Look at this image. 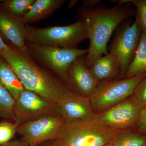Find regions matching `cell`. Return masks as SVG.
<instances>
[{"mask_svg":"<svg viewBox=\"0 0 146 146\" xmlns=\"http://www.w3.org/2000/svg\"><path fill=\"white\" fill-rule=\"evenodd\" d=\"M0 146H29L27 143L23 140H14L11 141Z\"/></svg>","mask_w":146,"mask_h":146,"instance_id":"obj_26","label":"cell"},{"mask_svg":"<svg viewBox=\"0 0 146 146\" xmlns=\"http://www.w3.org/2000/svg\"><path fill=\"white\" fill-rule=\"evenodd\" d=\"M18 76L24 88L57 104L72 91L66 83L39 66L29 54L9 46L1 55Z\"/></svg>","mask_w":146,"mask_h":146,"instance_id":"obj_1","label":"cell"},{"mask_svg":"<svg viewBox=\"0 0 146 146\" xmlns=\"http://www.w3.org/2000/svg\"><path fill=\"white\" fill-rule=\"evenodd\" d=\"M0 85L8 91L15 100L25 89L16 73L1 56L0 57Z\"/></svg>","mask_w":146,"mask_h":146,"instance_id":"obj_16","label":"cell"},{"mask_svg":"<svg viewBox=\"0 0 146 146\" xmlns=\"http://www.w3.org/2000/svg\"><path fill=\"white\" fill-rule=\"evenodd\" d=\"M19 126L15 122L5 121L0 122V146L11 141L17 133Z\"/></svg>","mask_w":146,"mask_h":146,"instance_id":"obj_21","label":"cell"},{"mask_svg":"<svg viewBox=\"0 0 146 146\" xmlns=\"http://www.w3.org/2000/svg\"><path fill=\"white\" fill-rule=\"evenodd\" d=\"M137 10L136 18L142 31H146V0H131Z\"/></svg>","mask_w":146,"mask_h":146,"instance_id":"obj_22","label":"cell"},{"mask_svg":"<svg viewBox=\"0 0 146 146\" xmlns=\"http://www.w3.org/2000/svg\"><path fill=\"white\" fill-rule=\"evenodd\" d=\"M104 146H114V145L112 144V142L111 143H109L107 145H106Z\"/></svg>","mask_w":146,"mask_h":146,"instance_id":"obj_29","label":"cell"},{"mask_svg":"<svg viewBox=\"0 0 146 146\" xmlns=\"http://www.w3.org/2000/svg\"><path fill=\"white\" fill-rule=\"evenodd\" d=\"M78 1H72L70 2V4H69V9H71L75 5L76 3Z\"/></svg>","mask_w":146,"mask_h":146,"instance_id":"obj_28","label":"cell"},{"mask_svg":"<svg viewBox=\"0 0 146 146\" xmlns=\"http://www.w3.org/2000/svg\"><path fill=\"white\" fill-rule=\"evenodd\" d=\"M136 125L139 133L146 134V106L141 109Z\"/></svg>","mask_w":146,"mask_h":146,"instance_id":"obj_24","label":"cell"},{"mask_svg":"<svg viewBox=\"0 0 146 146\" xmlns=\"http://www.w3.org/2000/svg\"><path fill=\"white\" fill-rule=\"evenodd\" d=\"M0 32L13 47L29 54L26 44L25 25L22 18L14 17L5 11H0Z\"/></svg>","mask_w":146,"mask_h":146,"instance_id":"obj_13","label":"cell"},{"mask_svg":"<svg viewBox=\"0 0 146 146\" xmlns=\"http://www.w3.org/2000/svg\"><path fill=\"white\" fill-rule=\"evenodd\" d=\"M78 19L86 24L90 40L86 56L87 68L103 54L108 53L107 44L113 32L125 19L131 16L133 10L126 5L112 8L98 6L92 8L81 7L78 10Z\"/></svg>","mask_w":146,"mask_h":146,"instance_id":"obj_2","label":"cell"},{"mask_svg":"<svg viewBox=\"0 0 146 146\" xmlns=\"http://www.w3.org/2000/svg\"><path fill=\"white\" fill-rule=\"evenodd\" d=\"M70 88L77 94L89 97L99 83L91 74L86 65V56L77 58L68 70Z\"/></svg>","mask_w":146,"mask_h":146,"instance_id":"obj_12","label":"cell"},{"mask_svg":"<svg viewBox=\"0 0 146 146\" xmlns=\"http://www.w3.org/2000/svg\"><path fill=\"white\" fill-rule=\"evenodd\" d=\"M89 69L98 82L115 79L120 75L117 60L114 55L110 52L96 59Z\"/></svg>","mask_w":146,"mask_h":146,"instance_id":"obj_14","label":"cell"},{"mask_svg":"<svg viewBox=\"0 0 146 146\" xmlns=\"http://www.w3.org/2000/svg\"><path fill=\"white\" fill-rule=\"evenodd\" d=\"M35 0H9L5 1L6 11L17 18H22L31 8Z\"/></svg>","mask_w":146,"mask_h":146,"instance_id":"obj_20","label":"cell"},{"mask_svg":"<svg viewBox=\"0 0 146 146\" xmlns=\"http://www.w3.org/2000/svg\"><path fill=\"white\" fill-rule=\"evenodd\" d=\"M64 0H35L28 12L22 18L25 25L48 18L62 6Z\"/></svg>","mask_w":146,"mask_h":146,"instance_id":"obj_15","label":"cell"},{"mask_svg":"<svg viewBox=\"0 0 146 146\" xmlns=\"http://www.w3.org/2000/svg\"><path fill=\"white\" fill-rule=\"evenodd\" d=\"M101 1L100 0H85L82 1V7L86 8H94Z\"/></svg>","mask_w":146,"mask_h":146,"instance_id":"obj_25","label":"cell"},{"mask_svg":"<svg viewBox=\"0 0 146 146\" xmlns=\"http://www.w3.org/2000/svg\"><path fill=\"white\" fill-rule=\"evenodd\" d=\"M146 73V31H142L140 42L128 68L125 78Z\"/></svg>","mask_w":146,"mask_h":146,"instance_id":"obj_17","label":"cell"},{"mask_svg":"<svg viewBox=\"0 0 146 146\" xmlns=\"http://www.w3.org/2000/svg\"><path fill=\"white\" fill-rule=\"evenodd\" d=\"M130 97L142 108L146 106V75L138 83Z\"/></svg>","mask_w":146,"mask_h":146,"instance_id":"obj_23","label":"cell"},{"mask_svg":"<svg viewBox=\"0 0 146 146\" xmlns=\"http://www.w3.org/2000/svg\"><path fill=\"white\" fill-rule=\"evenodd\" d=\"M29 54L56 74L70 88L68 70L71 64L80 56H86L88 49L63 48L41 46L26 41Z\"/></svg>","mask_w":146,"mask_h":146,"instance_id":"obj_5","label":"cell"},{"mask_svg":"<svg viewBox=\"0 0 146 146\" xmlns=\"http://www.w3.org/2000/svg\"><path fill=\"white\" fill-rule=\"evenodd\" d=\"M142 30L136 18L132 24L119 26L109 48V52L117 58L120 68V79L125 78L129 66L138 48Z\"/></svg>","mask_w":146,"mask_h":146,"instance_id":"obj_7","label":"cell"},{"mask_svg":"<svg viewBox=\"0 0 146 146\" xmlns=\"http://www.w3.org/2000/svg\"><path fill=\"white\" fill-rule=\"evenodd\" d=\"M142 108L130 97L97 115L106 124L123 131L136 125Z\"/></svg>","mask_w":146,"mask_h":146,"instance_id":"obj_10","label":"cell"},{"mask_svg":"<svg viewBox=\"0 0 146 146\" xmlns=\"http://www.w3.org/2000/svg\"><path fill=\"white\" fill-rule=\"evenodd\" d=\"M2 1H0V2Z\"/></svg>","mask_w":146,"mask_h":146,"instance_id":"obj_30","label":"cell"},{"mask_svg":"<svg viewBox=\"0 0 146 146\" xmlns=\"http://www.w3.org/2000/svg\"><path fill=\"white\" fill-rule=\"evenodd\" d=\"M112 143L114 146H146V136L140 133L123 131Z\"/></svg>","mask_w":146,"mask_h":146,"instance_id":"obj_18","label":"cell"},{"mask_svg":"<svg viewBox=\"0 0 146 146\" xmlns=\"http://www.w3.org/2000/svg\"><path fill=\"white\" fill-rule=\"evenodd\" d=\"M15 102L11 94L0 85V117L14 120Z\"/></svg>","mask_w":146,"mask_h":146,"instance_id":"obj_19","label":"cell"},{"mask_svg":"<svg viewBox=\"0 0 146 146\" xmlns=\"http://www.w3.org/2000/svg\"><path fill=\"white\" fill-rule=\"evenodd\" d=\"M146 73L132 77L99 82L89 97L94 112H102L129 98Z\"/></svg>","mask_w":146,"mask_h":146,"instance_id":"obj_6","label":"cell"},{"mask_svg":"<svg viewBox=\"0 0 146 146\" xmlns=\"http://www.w3.org/2000/svg\"><path fill=\"white\" fill-rule=\"evenodd\" d=\"M9 47V46L5 43L1 36L0 35V55H1L4 51L7 49Z\"/></svg>","mask_w":146,"mask_h":146,"instance_id":"obj_27","label":"cell"},{"mask_svg":"<svg viewBox=\"0 0 146 146\" xmlns=\"http://www.w3.org/2000/svg\"><path fill=\"white\" fill-rule=\"evenodd\" d=\"M87 39V27L80 19L64 26L39 28L25 25L26 41L41 46L77 49L80 42Z\"/></svg>","mask_w":146,"mask_h":146,"instance_id":"obj_4","label":"cell"},{"mask_svg":"<svg viewBox=\"0 0 146 146\" xmlns=\"http://www.w3.org/2000/svg\"><path fill=\"white\" fill-rule=\"evenodd\" d=\"M123 131L103 123L96 115L90 119L65 122L56 138L39 146H104Z\"/></svg>","mask_w":146,"mask_h":146,"instance_id":"obj_3","label":"cell"},{"mask_svg":"<svg viewBox=\"0 0 146 146\" xmlns=\"http://www.w3.org/2000/svg\"><path fill=\"white\" fill-rule=\"evenodd\" d=\"M53 115H59L57 104L33 91L25 89L16 100L14 121L19 125L29 121Z\"/></svg>","mask_w":146,"mask_h":146,"instance_id":"obj_9","label":"cell"},{"mask_svg":"<svg viewBox=\"0 0 146 146\" xmlns=\"http://www.w3.org/2000/svg\"><path fill=\"white\" fill-rule=\"evenodd\" d=\"M59 115L65 122L90 119L96 114L91 106L89 97L83 96L71 91L57 104Z\"/></svg>","mask_w":146,"mask_h":146,"instance_id":"obj_11","label":"cell"},{"mask_svg":"<svg viewBox=\"0 0 146 146\" xmlns=\"http://www.w3.org/2000/svg\"><path fill=\"white\" fill-rule=\"evenodd\" d=\"M59 115H48L21 124L17 133L29 146H39L55 139L65 123Z\"/></svg>","mask_w":146,"mask_h":146,"instance_id":"obj_8","label":"cell"}]
</instances>
